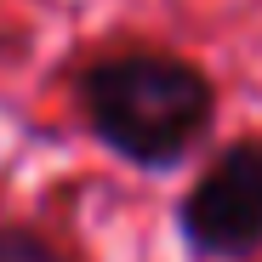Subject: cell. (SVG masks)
Returning a JSON list of instances; mask_svg holds the SVG:
<instances>
[{
    "label": "cell",
    "mask_w": 262,
    "mask_h": 262,
    "mask_svg": "<svg viewBox=\"0 0 262 262\" xmlns=\"http://www.w3.org/2000/svg\"><path fill=\"white\" fill-rule=\"evenodd\" d=\"M74 103L85 131L137 171H177L216 125L211 74L160 46H131L85 63Z\"/></svg>",
    "instance_id": "6da1fadb"
},
{
    "label": "cell",
    "mask_w": 262,
    "mask_h": 262,
    "mask_svg": "<svg viewBox=\"0 0 262 262\" xmlns=\"http://www.w3.org/2000/svg\"><path fill=\"white\" fill-rule=\"evenodd\" d=\"M183 239L211 262L262 251V137H239L216 154L177 200Z\"/></svg>",
    "instance_id": "7a4b0ae2"
},
{
    "label": "cell",
    "mask_w": 262,
    "mask_h": 262,
    "mask_svg": "<svg viewBox=\"0 0 262 262\" xmlns=\"http://www.w3.org/2000/svg\"><path fill=\"white\" fill-rule=\"evenodd\" d=\"M0 262H74V256L34 223H0Z\"/></svg>",
    "instance_id": "3957f363"
}]
</instances>
